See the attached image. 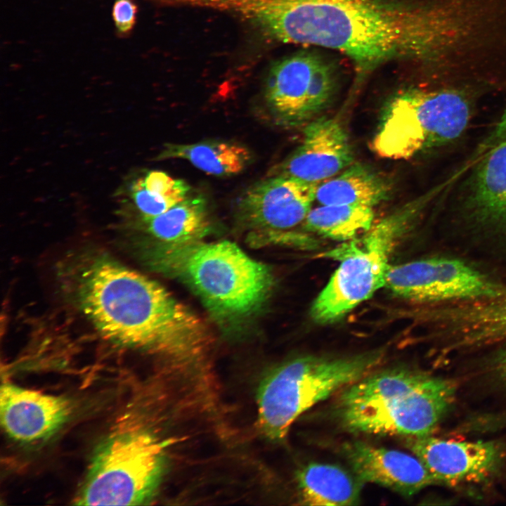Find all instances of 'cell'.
<instances>
[{
    "label": "cell",
    "instance_id": "cell-11",
    "mask_svg": "<svg viewBox=\"0 0 506 506\" xmlns=\"http://www.w3.org/2000/svg\"><path fill=\"white\" fill-rule=\"evenodd\" d=\"M406 446L427 467L437 484H479L503 467L506 450L495 441H457L430 435L406 438Z\"/></svg>",
    "mask_w": 506,
    "mask_h": 506
},
{
    "label": "cell",
    "instance_id": "cell-23",
    "mask_svg": "<svg viewBox=\"0 0 506 506\" xmlns=\"http://www.w3.org/2000/svg\"><path fill=\"white\" fill-rule=\"evenodd\" d=\"M136 14V6L132 0H116L112 8V18L120 33H127L133 27Z\"/></svg>",
    "mask_w": 506,
    "mask_h": 506
},
{
    "label": "cell",
    "instance_id": "cell-15",
    "mask_svg": "<svg viewBox=\"0 0 506 506\" xmlns=\"http://www.w3.org/2000/svg\"><path fill=\"white\" fill-rule=\"evenodd\" d=\"M342 451L352 472L364 484H376L405 497L437 484L415 455L361 441L343 444Z\"/></svg>",
    "mask_w": 506,
    "mask_h": 506
},
{
    "label": "cell",
    "instance_id": "cell-1",
    "mask_svg": "<svg viewBox=\"0 0 506 506\" xmlns=\"http://www.w3.org/2000/svg\"><path fill=\"white\" fill-rule=\"evenodd\" d=\"M459 17L442 6L399 0H281L274 41L344 53L356 88L388 62L438 56L462 34Z\"/></svg>",
    "mask_w": 506,
    "mask_h": 506
},
{
    "label": "cell",
    "instance_id": "cell-22",
    "mask_svg": "<svg viewBox=\"0 0 506 506\" xmlns=\"http://www.w3.org/2000/svg\"><path fill=\"white\" fill-rule=\"evenodd\" d=\"M190 186L160 171H151L131 186V197L141 217L160 215L188 197Z\"/></svg>",
    "mask_w": 506,
    "mask_h": 506
},
{
    "label": "cell",
    "instance_id": "cell-20",
    "mask_svg": "<svg viewBox=\"0 0 506 506\" xmlns=\"http://www.w3.org/2000/svg\"><path fill=\"white\" fill-rule=\"evenodd\" d=\"M158 158L183 159L208 174L224 177L242 171L249 164L252 155L248 148L238 143L212 141L169 143Z\"/></svg>",
    "mask_w": 506,
    "mask_h": 506
},
{
    "label": "cell",
    "instance_id": "cell-9",
    "mask_svg": "<svg viewBox=\"0 0 506 506\" xmlns=\"http://www.w3.org/2000/svg\"><path fill=\"white\" fill-rule=\"evenodd\" d=\"M337 78L332 65L314 53L300 52L276 62L268 73L264 98L282 125H306L332 103Z\"/></svg>",
    "mask_w": 506,
    "mask_h": 506
},
{
    "label": "cell",
    "instance_id": "cell-17",
    "mask_svg": "<svg viewBox=\"0 0 506 506\" xmlns=\"http://www.w3.org/2000/svg\"><path fill=\"white\" fill-rule=\"evenodd\" d=\"M299 503L304 505H353L359 502L363 482L334 464L309 462L296 474Z\"/></svg>",
    "mask_w": 506,
    "mask_h": 506
},
{
    "label": "cell",
    "instance_id": "cell-3",
    "mask_svg": "<svg viewBox=\"0 0 506 506\" xmlns=\"http://www.w3.org/2000/svg\"><path fill=\"white\" fill-rule=\"evenodd\" d=\"M456 383L406 367L370 372L337 393L332 415L353 434L430 435L451 408Z\"/></svg>",
    "mask_w": 506,
    "mask_h": 506
},
{
    "label": "cell",
    "instance_id": "cell-2",
    "mask_svg": "<svg viewBox=\"0 0 506 506\" xmlns=\"http://www.w3.org/2000/svg\"><path fill=\"white\" fill-rule=\"evenodd\" d=\"M77 286L81 310L115 343L186 358L209 342L207 326L193 311L155 281L112 259H93Z\"/></svg>",
    "mask_w": 506,
    "mask_h": 506
},
{
    "label": "cell",
    "instance_id": "cell-19",
    "mask_svg": "<svg viewBox=\"0 0 506 506\" xmlns=\"http://www.w3.org/2000/svg\"><path fill=\"white\" fill-rule=\"evenodd\" d=\"M141 219L147 232L158 243L200 240L210 229L207 201L202 195L188 196L160 215Z\"/></svg>",
    "mask_w": 506,
    "mask_h": 506
},
{
    "label": "cell",
    "instance_id": "cell-5",
    "mask_svg": "<svg viewBox=\"0 0 506 506\" xmlns=\"http://www.w3.org/2000/svg\"><path fill=\"white\" fill-rule=\"evenodd\" d=\"M449 186L448 180L401 205L365 233L325 254L339 265L311 307L313 319L333 323L385 286L390 257L398 242Z\"/></svg>",
    "mask_w": 506,
    "mask_h": 506
},
{
    "label": "cell",
    "instance_id": "cell-8",
    "mask_svg": "<svg viewBox=\"0 0 506 506\" xmlns=\"http://www.w3.org/2000/svg\"><path fill=\"white\" fill-rule=\"evenodd\" d=\"M164 443L146 430L121 427L100 445L76 498L79 505H138L160 482Z\"/></svg>",
    "mask_w": 506,
    "mask_h": 506
},
{
    "label": "cell",
    "instance_id": "cell-25",
    "mask_svg": "<svg viewBox=\"0 0 506 506\" xmlns=\"http://www.w3.org/2000/svg\"><path fill=\"white\" fill-rule=\"evenodd\" d=\"M491 360L492 370L499 379L506 384V339Z\"/></svg>",
    "mask_w": 506,
    "mask_h": 506
},
{
    "label": "cell",
    "instance_id": "cell-24",
    "mask_svg": "<svg viewBox=\"0 0 506 506\" xmlns=\"http://www.w3.org/2000/svg\"><path fill=\"white\" fill-rule=\"evenodd\" d=\"M505 139H506V110L494 129L481 145L478 152L485 153Z\"/></svg>",
    "mask_w": 506,
    "mask_h": 506
},
{
    "label": "cell",
    "instance_id": "cell-16",
    "mask_svg": "<svg viewBox=\"0 0 506 506\" xmlns=\"http://www.w3.org/2000/svg\"><path fill=\"white\" fill-rule=\"evenodd\" d=\"M72 410L66 398L2 384L0 390L1 425L12 438L34 441L54 433L69 417Z\"/></svg>",
    "mask_w": 506,
    "mask_h": 506
},
{
    "label": "cell",
    "instance_id": "cell-4",
    "mask_svg": "<svg viewBox=\"0 0 506 506\" xmlns=\"http://www.w3.org/2000/svg\"><path fill=\"white\" fill-rule=\"evenodd\" d=\"M154 270L191 289L221 320L237 323L257 311L272 290L269 267L223 240L158 243L144 253Z\"/></svg>",
    "mask_w": 506,
    "mask_h": 506
},
{
    "label": "cell",
    "instance_id": "cell-6",
    "mask_svg": "<svg viewBox=\"0 0 506 506\" xmlns=\"http://www.w3.org/2000/svg\"><path fill=\"white\" fill-rule=\"evenodd\" d=\"M383 356L382 350L340 358L305 356L276 366L259 387L261 432L274 441L284 439L302 413L370 373Z\"/></svg>",
    "mask_w": 506,
    "mask_h": 506
},
{
    "label": "cell",
    "instance_id": "cell-13",
    "mask_svg": "<svg viewBox=\"0 0 506 506\" xmlns=\"http://www.w3.org/2000/svg\"><path fill=\"white\" fill-rule=\"evenodd\" d=\"M318 184L284 175L259 181L239 198V216L256 231L290 229L305 220Z\"/></svg>",
    "mask_w": 506,
    "mask_h": 506
},
{
    "label": "cell",
    "instance_id": "cell-12",
    "mask_svg": "<svg viewBox=\"0 0 506 506\" xmlns=\"http://www.w3.org/2000/svg\"><path fill=\"white\" fill-rule=\"evenodd\" d=\"M458 195V214L472 231L506 236V139L478 157Z\"/></svg>",
    "mask_w": 506,
    "mask_h": 506
},
{
    "label": "cell",
    "instance_id": "cell-7",
    "mask_svg": "<svg viewBox=\"0 0 506 506\" xmlns=\"http://www.w3.org/2000/svg\"><path fill=\"white\" fill-rule=\"evenodd\" d=\"M472 112L469 99L457 90H401L384 105L371 149L382 158L410 159L459 138Z\"/></svg>",
    "mask_w": 506,
    "mask_h": 506
},
{
    "label": "cell",
    "instance_id": "cell-10",
    "mask_svg": "<svg viewBox=\"0 0 506 506\" xmlns=\"http://www.w3.org/2000/svg\"><path fill=\"white\" fill-rule=\"evenodd\" d=\"M385 286L417 302L456 303L506 294V287L465 261L432 257L391 266Z\"/></svg>",
    "mask_w": 506,
    "mask_h": 506
},
{
    "label": "cell",
    "instance_id": "cell-14",
    "mask_svg": "<svg viewBox=\"0 0 506 506\" xmlns=\"http://www.w3.org/2000/svg\"><path fill=\"white\" fill-rule=\"evenodd\" d=\"M299 146L278 168V174L320 183L353 162L348 134L337 118L320 116L305 125Z\"/></svg>",
    "mask_w": 506,
    "mask_h": 506
},
{
    "label": "cell",
    "instance_id": "cell-21",
    "mask_svg": "<svg viewBox=\"0 0 506 506\" xmlns=\"http://www.w3.org/2000/svg\"><path fill=\"white\" fill-rule=\"evenodd\" d=\"M372 207L356 205H320L305 219L307 230L340 241L352 240L374 223Z\"/></svg>",
    "mask_w": 506,
    "mask_h": 506
},
{
    "label": "cell",
    "instance_id": "cell-18",
    "mask_svg": "<svg viewBox=\"0 0 506 506\" xmlns=\"http://www.w3.org/2000/svg\"><path fill=\"white\" fill-rule=\"evenodd\" d=\"M393 186L384 176L365 164L352 163L338 175L318 184L320 205H356L374 207L387 200Z\"/></svg>",
    "mask_w": 506,
    "mask_h": 506
}]
</instances>
